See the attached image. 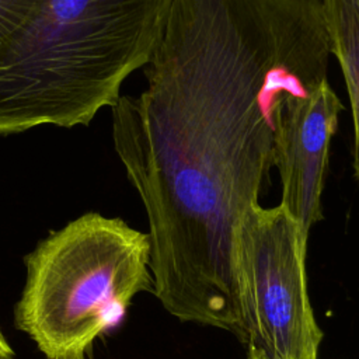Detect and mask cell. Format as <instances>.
Listing matches in <instances>:
<instances>
[{"label":"cell","mask_w":359,"mask_h":359,"mask_svg":"<svg viewBox=\"0 0 359 359\" xmlns=\"http://www.w3.org/2000/svg\"><path fill=\"white\" fill-rule=\"evenodd\" d=\"M323 0H171L147 87L112 107V140L149 222L154 294L244 339L233 238L273 165L287 94L327 79Z\"/></svg>","instance_id":"obj_1"},{"label":"cell","mask_w":359,"mask_h":359,"mask_svg":"<svg viewBox=\"0 0 359 359\" xmlns=\"http://www.w3.org/2000/svg\"><path fill=\"white\" fill-rule=\"evenodd\" d=\"M171 0H34L0 45V135L88 125L144 67Z\"/></svg>","instance_id":"obj_2"},{"label":"cell","mask_w":359,"mask_h":359,"mask_svg":"<svg viewBox=\"0 0 359 359\" xmlns=\"http://www.w3.org/2000/svg\"><path fill=\"white\" fill-rule=\"evenodd\" d=\"M24 262L14 324L48 359H86L137 293L154 292L149 234L95 212L50 233Z\"/></svg>","instance_id":"obj_3"},{"label":"cell","mask_w":359,"mask_h":359,"mask_svg":"<svg viewBox=\"0 0 359 359\" xmlns=\"http://www.w3.org/2000/svg\"><path fill=\"white\" fill-rule=\"evenodd\" d=\"M309 233L279 203L252 206L233 238L247 359H317L323 332L307 289Z\"/></svg>","instance_id":"obj_4"},{"label":"cell","mask_w":359,"mask_h":359,"mask_svg":"<svg viewBox=\"0 0 359 359\" xmlns=\"http://www.w3.org/2000/svg\"><path fill=\"white\" fill-rule=\"evenodd\" d=\"M344 109L325 79L309 93L287 94L278 114L273 165L280 177V205L306 233L323 220L330 144Z\"/></svg>","instance_id":"obj_5"},{"label":"cell","mask_w":359,"mask_h":359,"mask_svg":"<svg viewBox=\"0 0 359 359\" xmlns=\"http://www.w3.org/2000/svg\"><path fill=\"white\" fill-rule=\"evenodd\" d=\"M330 52L338 60L353 122V175L359 181V0H323Z\"/></svg>","instance_id":"obj_6"},{"label":"cell","mask_w":359,"mask_h":359,"mask_svg":"<svg viewBox=\"0 0 359 359\" xmlns=\"http://www.w3.org/2000/svg\"><path fill=\"white\" fill-rule=\"evenodd\" d=\"M34 6V0H0V45L21 24Z\"/></svg>","instance_id":"obj_7"},{"label":"cell","mask_w":359,"mask_h":359,"mask_svg":"<svg viewBox=\"0 0 359 359\" xmlns=\"http://www.w3.org/2000/svg\"><path fill=\"white\" fill-rule=\"evenodd\" d=\"M0 359H14L13 349L7 344V339L4 338L1 330H0Z\"/></svg>","instance_id":"obj_8"}]
</instances>
